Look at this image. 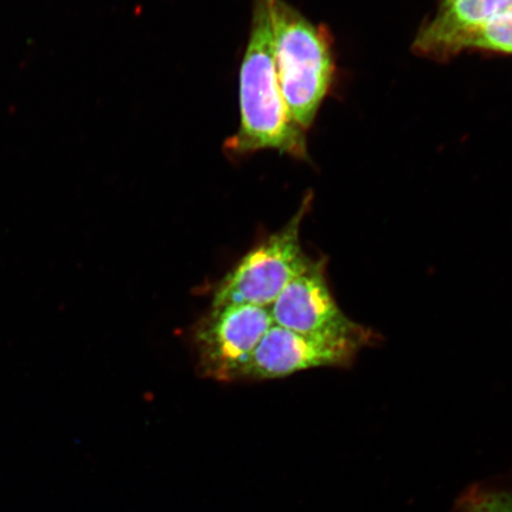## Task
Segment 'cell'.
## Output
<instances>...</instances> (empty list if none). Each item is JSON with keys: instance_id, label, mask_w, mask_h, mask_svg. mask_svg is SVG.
I'll return each instance as SVG.
<instances>
[{"instance_id": "5", "label": "cell", "mask_w": 512, "mask_h": 512, "mask_svg": "<svg viewBox=\"0 0 512 512\" xmlns=\"http://www.w3.org/2000/svg\"><path fill=\"white\" fill-rule=\"evenodd\" d=\"M326 258L311 260L270 307L274 325L298 334L352 338L369 345L379 335L354 322L338 306L326 277Z\"/></svg>"}, {"instance_id": "4", "label": "cell", "mask_w": 512, "mask_h": 512, "mask_svg": "<svg viewBox=\"0 0 512 512\" xmlns=\"http://www.w3.org/2000/svg\"><path fill=\"white\" fill-rule=\"evenodd\" d=\"M272 325L270 309L265 307H211L192 336L200 374L219 382L241 380L255 349Z\"/></svg>"}, {"instance_id": "8", "label": "cell", "mask_w": 512, "mask_h": 512, "mask_svg": "<svg viewBox=\"0 0 512 512\" xmlns=\"http://www.w3.org/2000/svg\"><path fill=\"white\" fill-rule=\"evenodd\" d=\"M452 512H512V471L467 486Z\"/></svg>"}, {"instance_id": "1", "label": "cell", "mask_w": 512, "mask_h": 512, "mask_svg": "<svg viewBox=\"0 0 512 512\" xmlns=\"http://www.w3.org/2000/svg\"><path fill=\"white\" fill-rule=\"evenodd\" d=\"M252 10L239 76L240 124L223 151L235 159L273 150L306 160V132L291 118L279 85L270 0H253Z\"/></svg>"}, {"instance_id": "6", "label": "cell", "mask_w": 512, "mask_h": 512, "mask_svg": "<svg viewBox=\"0 0 512 512\" xmlns=\"http://www.w3.org/2000/svg\"><path fill=\"white\" fill-rule=\"evenodd\" d=\"M364 347L352 338L303 335L272 325L241 380H274L316 368H348Z\"/></svg>"}, {"instance_id": "7", "label": "cell", "mask_w": 512, "mask_h": 512, "mask_svg": "<svg viewBox=\"0 0 512 512\" xmlns=\"http://www.w3.org/2000/svg\"><path fill=\"white\" fill-rule=\"evenodd\" d=\"M512 11V0H440L437 14L416 37L419 54L444 57L458 37Z\"/></svg>"}, {"instance_id": "2", "label": "cell", "mask_w": 512, "mask_h": 512, "mask_svg": "<svg viewBox=\"0 0 512 512\" xmlns=\"http://www.w3.org/2000/svg\"><path fill=\"white\" fill-rule=\"evenodd\" d=\"M270 10L281 93L294 123L306 132L334 82L331 36L286 0H270Z\"/></svg>"}, {"instance_id": "9", "label": "cell", "mask_w": 512, "mask_h": 512, "mask_svg": "<svg viewBox=\"0 0 512 512\" xmlns=\"http://www.w3.org/2000/svg\"><path fill=\"white\" fill-rule=\"evenodd\" d=\"M465 50L512 55V11L458 37L447 47L444 57L457 55Z\"/></svg>"}, {"instance_id": "3", "label": "cell", "mask_w": 512, "mask_h": 512, "mask_svg": "<svg viewBox=\"0 0 512 512\" xmlns=\"http://www.w3.org/2000/svg\"><path fill=\"white\" fill-rule=\"evenodd\" d=\"M312 202L313 194L307 192L290 221L243 256L217 285L211 307L247 304L270 309L312 260L300 241V229Z\"/></svg>"}]
</instances>
